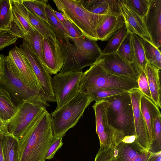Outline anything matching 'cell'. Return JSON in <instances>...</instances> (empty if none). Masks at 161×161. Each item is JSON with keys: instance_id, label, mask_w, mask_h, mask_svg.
<instances>
[{"instance_id": "60d3db41", "label": "cell", "mask_w": 161, "mask_h": 161, "mask_svg": "<svg viewBox=\"0 0 161 161\" xmlns=\"http://www.w3.org/2000/svg\"><path fill=\"white\" fill-rule=\"evenodd\" d=\"M114 146H110L105 149H100L94 161H112L113 149Z\"/></svg>"}, {"instance_id": "2e32d148", "label": "cell", "mask_w": 161, "mask_h": 161, "mask_svg": "<svg viewBox=\"0 0 161 161\" xmlns=\"http://www.w3.org/2000/svg\"><path fill=\"white\" fill-rule=\"evenodd\" d=\"M43 65L50 74L56 75L61 69L64 57L62 48L57 41L42 40Z\"/></svg>"}, {"instance_id": "7402d4cb", "label": "cell", "mask_w": 161, "mask_h": 161, "mask_svg": "<svg viewBox=\"0 0 161 161\" xmlns=\"http://www.w3.org/2000/svg\"><path fill=\"white\" fill-rule=\"evenodd\" d=\"M144 72L146 75L151 96V100L161 108L160 69L147 62Z\"/></svg>"}, {"instance_id": "f35d334b", "label": "cell", "mask_w": 161, "mask_h": 161, "mask_svg": "<svg viewBox=\"0 0 161 161\" xmlns=\"http://www.w3.org/2000/svg\"><path fill=\"white\" fill-rule=\"evenodd\" d=\"M137 82L138 89L143 94L151 100V96L146 75L143 71L138 75Z\"/></svg>"}, {"instance_id": "ab89813d", "label": "cell", "mask_w": 161, "mask_h": 161, "mask_svg": "<svg viewBox=\"0 0 161 161\" xmlns=\"http://www.w3.org/2000/svg\"><path fill=\"white\" fill-rule=\"evenodd\" d=\"M18 38L7 31H0V50L14 44Z\"/></svg>"}, {"instance_id": "e575fe53", "label": "cell", "mask_w": 161, "mask_h": 161, "mask_svg": "<svg viewBox=\"0 0 161 161\" xmlns=\"http://www.w3.org/2000/svg\"><path fill=\"white\" fill-rule=\"evenodd\" d=\"M22 1L28 9L47 22L45 10L47 0H22Z\"/></svg>"}, {"instance_id": "d590c367", "label": "cell", "mask_w": 161, "mask_h": 161, "mask_svg": "<svg viewBox=\"0 0 161 161\" xmlns=\"http://www.w3.org/2000/svg\"><path fill=\"white\" fill-rule=\"evenodd\" d=\"M150 0H123V1L128 7L143 18L148 11Z\"/></svg>"}, {"instance_id": "e0dca14e", "label": "cell", "mask_w": 161, "mask_h": 161, "mask_svg": "<svg viewBox=\"0 0 161 161\" xmlns=\"http://www.w3.org/2000/svg\"><path fill=\"white\" fill-rule=\"evenodd\" d=\"M152 44L159 49L161 45V0H150L148 11L143 18Z\"/></svg>"}, {"instance_id": "4fadbf2b", "label": "cell", "mask_w": 161, "mask_h": 161, "mask_svg": "<svg viewBox=\"0 0 161 161\" xmlns=\"http://www.w3.org/2000/svg\"><path fill=\"white\" fill-rule=\"evenodd\" d=\"M18 47L28 61L44 93L55 97L52 85V79L40 59L24 40Z\"/></svg>"}, {"instance_id": "9a60e30c", "label": "cell", "mask_w": 161, "mask_h": 161, "mask_svg": "<svg viewBox=\"0 0 161 161\" xmlns=\"http://www.w3.org/2000/svg\"><path fill=\"white\" fill-rule=\"evenodd\" d=\"M98 59L102 67L110 73L137 81L138 75L132 64L117 52L102 54Z\"/></svg>"}, {"instance_id": "ffe728a7", "label": "cell", "mask_w": 161, "mask_h": 161, "mask_svg": "<svg viewBox=\"0 0 161 161\" xmlns=\"http://www.w3.org/2000/svg\"><path fill=\"white\" fill-rule=\"evenodd\" d=\"M125 24V21L121 11L111 12L105 15L97 28L98 40L107 41Z\"/></svg>"}, {"instance_id": "ee69618b", "label": "cell", "mask_w": 161, "mask_h": 161, "mask_svg": "<svg viewBox=\"0 0 161 161\" xmlns=\"http://www.w3.org/2000/svg\"><path fill=\"white\" fill-rule=\"evenodd\" d=\"M9 121H5L0 118V134L9 133L8 126Z\"/></svg>"}, {"instance_id": "b9f144b4", "label": "cell", "mask_w": 161, "mask_h": 161, "mask_svg": "<svg viewBox=\"0 0 161 161\" xmlns=\"http://www.w3.org/2000/svg\"><path fill=\"white\" fill-rule=\"evenodd\" d=\"M62 138H53L47 153L46 157V159L49 160L53 158L56 153L62 147L63 144Z\"/></svg>"}, {"instance_id": "6da1fadb", "label": "cell", "mask_w": 161, "mask_h": 161, "mask_svg": "<svg viewBox=\"0 0 161 161\" xmlns=\"http://www.w3.org/2000/svg\"><path fill=\"white\" fill-rule=\"evenodd\" d=\"M53 138L51 115L45 109L19 140L18 161H45Z\"/></svg>"}, {"instance_id": "9c48e42d", "label": "cell", "mask_w": 161, "mask_h": 161, "mask_svg": "<svg viewBox=\"0 0 161 161\" xmlns=\"http://www.w3.org/2000/svg\"><path fill=\"white\" fill-rule=\"evenodd\" d=\"M83 72L57 74L52 79L57 110L72 99L78 92L79 82Z\"/></svg>"}, {"instance_id": "52a82bcc", "label": "cell", "mask_w": 161, "mask_h": 161, "mask_svg": "<svg viewBox=\"0 0 161 161\" xmlns=\"http://www.w3.org/2000/svg\"><path fill=\"white\" fill-rule=\"evenodd\" d=\"M109 103L103 99L96 102L92 106L95 116L96 132L99 140L100 149H105L110 146H115L125 136L121 131L110 125L107 111Z\"/></svg>"}, {"instance_id": "484cf974", "label": "cell", "mask_w": 161, "mask_h": 161, "mask_svg": "<svg viewBox=\"0 0 161 161\" xmlns=\"http://www.w3.org/2000/svg\"><path fill=\"white\" fill-rule=\"evenodd\" d=\"M17 109L9 93L0 85V118L9 121Z\"/></svg>"}, {"instance_id": "3957f363", "label": "cell", "mask_w": 161, "mask_h": 161, "mask_svg": "<svg viewBox=\"0 0 161 161\" xmlns=\"http://www.w3.org/2000/svg\"><path fill=\"white\" fill-rule=\"evenodd\" d=\"M59 11L77 27L88 39L98 40L97 33L98 25L105 15L91 13L83 6L81 0H53Z\"/></svg>"}, {"instance_id": "277c9868", "label": "cell", "mask_w": 161, "mask_h": 161, "mask_svg": "<svg viewBox=\"0 0 161 161\" xmlns=\"http://www.w3.org/2000/svg\"><path fill=\"white\" fill-rule=\"evenodd\" d=\"M0 85L18 104L30 100L46 107L50 106L49 102H56L55 98L47 97L27 86L16 74L7 56L3 60Z\"/></svg>"}, {"instance_id": "7bdbcfd3", "label": "cell", "mask_w": 161, "mask_h": 161, "mask_svg": "<svg viewBox=\"0 0 161 161\" xmlns=\"http://www.w3.org/2000/svg\"><path fill=\"white\" fill-rule=\"evenodd\" d=\"M62 24L69 34L70 40L71 38L83 36L80 30L68 19Z\"/></svg>"}, {"instance_id": "7a4b0ae2", "label": "cell", "mask_w": 161, "mask_h": 161, "mask_svg": "<svg viewBox=\"0 0 161 161\" xmlns=\"http://www.w3.org/2000/svg\"><path fill=\"white\" fill-rule=\"evenodd\" d=\"M119 89L127 91L138 88L137 81L118 76L107 71L97 59L89 69L83 72L79 84L78 92L86 94L100 89Z\"/></svg>"}, {"instance_id": "d4e9b609", "label": "cell", "mask_w": 161, "mask_h": 161, "mask_svg": "<svg viewBox=\"0 0 161 161\" xmlns=\"http://www.w3.org/2000/svg\"><path fill=\"white\" fill-rule=\"evenodd\" d=\"M12 19L10 30L9 33L23 38L24 37L35 30L25 18L12 4Z\"/></svg>"}, {"instance_id": "74e56055", "label": "cell", "mask_w": 161, "mask_h": 161, "mask_svg": "<svg viewBox=\"0 0 161 161\" xmlns=\"http://www.w3.org/2000/svg\"><path fill=\"white\" fill-rule=\"evenodd\" d=\"M161 115L155 119L153 124V140L149 151L156 153L161 151Z\"/></svg>"}, {"instance_id": "d6a6232c", "label": "cell", "mask_w": 161, "mask_h": 161, "mask_svg": "<svg viewBox=\"0 0 161 161\" xmlns=\"http://www.w3.org/2000/svg\"><path fill=\"white\" fill-rule=\"evenodd\" d=\"M128 33L125 24L110 38L106 47L102 51V54L116 52Z\"/></svg>"}, {"instance_id": "4dcf8cb0", "label": "cell", "mask_w": 161, "mask_h": 161, "mask_svg": "<svg viewBox=\"0 0 161 161\" xmlns=\"http://www.w3.org/2000/svg\"><path fill=\"white\" fill-rule=\"evenodd\" d=\"M12 19L10 0L0 2V31L8 32L11 29Z\"/></svg>"}, {"instance_id": "30bf717a", "label": "cell", "mask_w": 161, "mask_h": 161, "mask_svg": "<svg viewBox=\"0 0 161 161\" xmlns=\"http://www.w3.org/2000/svg\"><path fill=\"white\" fill-rule=\"evenodd\" d=\"M63 53L64 61L59 74L70 72H82L83 68L92 65L98 58L86 55L79 50L69 39L56 35Z\"/></svg>"}, {"instance_id": "7c38bea8", "label": "cell", "mask_w": 161, "mask_h": 161, "mask_svg": "<svg viewBox=\"0 0 161 161\" xmlns=\"http://www.w3.org/2000/svg\"><path fill=\"white\" fill-rule=\"evenodd\" d=\"M135 135L125 136L114 147L112 161H147L152 153L144 148Z\"/></svg>"}, {"instance_id": "8992f818", "label": "cell", "mask_w": 161, "mask_h": 161, "mask_svg": "<svg viewBox=\"0 0 161 161\" xmlns=\"http://www.w3.org/2000/svg\"><path fill=\"white\" fill-rule=\"evenodd\" d=\"M104 99L109 103L107 111L109 124L125 136L135 135L133 108L128 91Z\"/></svg>"}, {"instance_id": "8fae6325", "label": "cell", "mask_w": 161, "mask_h": 161, "mask_svg": "<svg viewBox=\"0 0 161 161\" xmlns=\"http://www.w3.org/2000/svg\"><path fill=\"white\" fill-rule=\"evenodd\" d=\"M7 56L16 74L27 86L47 97L55 98L44 93L28 61L18 47L13 48Z\"/></svg>"}, {"instance_id": "bcb514c9", "label": "cell", "mask_w": 161, "mask_h": 161, "mask_svg": "<svg viewBox=\"0 0 161 161\" xmlns=\"http://www.w3.org/2000/svg\"><path fill=\"white\" fill-rule=\"evenodd\" d=\"M53 11L55 16L62 23L68 20L62 13L58 12L53 9Z\"/></svg>"}, {"instance_id": "f1b7e54d", "label": "cell", "mask_w": 161, "mask_h": 161, "mask_svg": "<svg viewBox=\"0 0 161 161\" xmlns=\"http://www.w3.org/2000/svg\"><path fill=\"white\" fill-rule=\"evenodd\" d=\"M138 36L143 46L147 61L160 70L161 54L160 50L152 43Z\"/></svg>"}, {"instance_id": "836d02e7", "label": "cell", "mask_w": 161, "mask_h": 161, "mask_svg": "<svg viewBox=\"0 0 161 161\" xmlns=\"http://www.w3.org/2000/svg\"><path fill=\"white\" fill-rule=\"evenodd\" d=\"M132 34L128 31V33L117 52L122 58L132 64L134 61L132 42Z\"/></svg>"}, {"instance_id": "4316f807", "label": "cell", "mask_w": 161, "mask_h": 161, "mask_svg": "<svg viewBox=\"0 0 161 161\" xmlns=\"http://www.w3.org/2000/svg\"><path fill=\"white\" fill-rule=\"evenodd\" d=\"M132 42L134 58V62L132 64L138 75L142 72L144 71L147 62L143 46L138 35L132 34Z\"/></svg>"}, {"instance_id": "f6af8a7d", "label": "cell", "mask_w": 161, "mask_h": 161, "mask_svg": "<svg viewBox=\"0 0 161 161\" xmlns=\"http://www.w3.org/2000/svg\"><path fill=\"white\" fill-rule=\"evenodd\" d=\"M147 161H161V151L151 153Z\"/></svg>"}, {"instance_id": "c3c4849f", "label": "cell", "mask_w": 161, "mask_h": 161, "mask_svg": "<svg viewBox=\"0 0 161 161\" xmlns=\"http://www.w3.org/2000/svg\"><path fill=\"white\" fill-rule=\"evenodd\" d=\"M4 56L3 54H0V81L1 79V75L2 70V67L3 60L4 57Z\"/></svg>"}, {"instance_id": "5b68a950", "label": "cell", "mask_w": 161, "mask_h": 161, "mask_svg": "<svg viewBox=\"0 0 161 161\" xmlns=\"http://www.w3.org/2000/svg\"><path fill=\"white\" fill-rule=\"evenodd\" d=\"M92 102L88 95L78 92L71 100L51 113L53 137L64 136L83 116L86 109Z\"/></svg>"}, {"instance_id": "d6986e66", "label": "cell", "mask_w": 161, "mask_h": 161, "mask_svg": "<svg viewBox=\"0 0 161 161\" xmlns=\"http://www.w3.org/2000/svg\"><path fill=\"white\" fill-rule=\"evenodd\" d=\"M119 6L127 30L152 43L143 18L128 7L123 0H119Z\"/></svg>"}, {"instance_id": "44dd1931", "label": "cell", "mask_w": 161, "mask_h": 161, "mask_svg": "<svg viewBox=\"0 0 161 161\" xmlns=\"http://www.w3.org/2000/svg\"><path fill=\"white\" fill-rule=\"evenodd\" d=\"M140 107L147 125L151 147L153 140L154 119L157 116L161 115V112L159 108L152 101L143 94L140 100Z\"/></svg>"}, {"instance_id": "83f0119b", "label": "cell", "mask_w": 161, "mask_h": 161, "mask_svg": "<svg viewBox=\"0 0 161 161\" xmlns=\"http://www.w3.org/2000/svg\"><path fill=\"white\" fill-rule=\"evenodd\" d=\"M74 44L86 55L99 58L102 54V51L94 40L85 37L83 36L71 38Z\"/></svg>"}, {"instance_id": "5bb4252c", "label": "cell", "mask_w": 161, "mask_h": 161, "mask_svg": "<svg viewBox=\"0 0 161 161\" xmlns=\"http://www.w3.org/2000/svg\"><path fill=\"white\" fill-rule=\"evenodd\" d=\"M128 92L132 106L136 140L144 148L149 150L150 144L147 129L140 107L143 94L138 88L133 89Z\"/></svg>"}, {"instance_id": "1f68e13d", "label": "cell", "mask_w": 161, "mask_h": 161, "mask_svg": "<svg viewBox=\"0 0 161 161\" xmlns=\"http://www.w3.org/2000/svg\"><path fill=\"white\" fill-rule=\"evenodd\" d=\"M53 8L49 4L45 10L47 23L56 35L66 37L70 40V37L63 24L56 17L53 11Z\"/></svg>"}, {"instance_id": "ba28073f", "label": "cell", "mask_w": 161, "mask_h": 161, "mask_svg": "<svg viewBox=\"0 0 161 161\" xmlns=\"http://www.w3.org/2000/svg\"><path fill=\"white\" fill-rule=\"evenodd\" d=\"M17 110L9 121L8 130L10 133L20 139L36 117L46 107L30 100L18 104Z\"/></svg>"}, {"instance_id": "8d00e7d4", "label": "cell", "mask_w": 161, "mask_h": 161, "mask_svg": "<svg viewBox=\"0 0 161 161\" xmlns=\"http://www.w3.org/2000/svg\"><path fill=\"white\" fill-rule=\"evenodd\" d=\"M126 92L128 91L119 89L104 88L95 90L90 92L86 94L91 97L92 101L97 102L105 98Z\"/></svg>"}, {"instance_id": "f546056e", "label": "cell", "mask_w": 161, "mask_h": 161, "mask_svg": "<svg viewBox=\"0 0 161 161\" xmlns=\"http://www.w3.org/2000/svg\"><path fill=\"white\" fill-rule=\"evenodd\" d=\"M42 36L36 30H33L23 38L31 50L39 58L43 64Z\"/></svg>"}, {"instance_id": "ac0fdd59", "label": "cell", "mask_w": 161, "mask_h": 161, "mask_svg": "<svg viewBox=\"0 0 161 161\" xmlns=\"http://www.w3.org/2000/svg\"><path fill=\"white\" fill-rule=\"evenodd\" d=\"M12 5L25 18L30 25L44 38L51 41L57 40L56 35L48 23L28 9L22 0H10Z\"/></svg>"}, {"instance_id": "cb8c5ba5", "label": "cell", "mask_w": 161, "mask_h": 161, "mask_svg": "<svg viewBox=\"0 0 161 161\" xmlns=\"http://www.w3.org/2000/svg\"><path fill=\"white\" fill-rule=\"evenodd\" d=\"M2 146L4 161H18L19 140L9 133L1 134Z\"/></svg>"}, {"instance_id": "603a6c76", "label": "cell", "mask_w": 161, "mask_h": 161, "mask_svg": "<svg viewBox=\"0 0 161 161\" xmlns=\"http://www.w3.org/2000/svg\"><path fill=\"white\" fill-rule=\"evenodd\" d=\"M85 8L93 13L106 15L113 12H119V0H81Z\"/></svg>"}, {"instance_id": "681fc988", "label": "cell", "mask_w": 161, "mask_h": 161, "mask_svg": "<svg viewBox=\"0 0 161 161\" xmlns=\"http://www.w3.org/2000/svg\"><path fill=\"white\" fill-rule=\"evenodd\" d=\"M1 1V0H0V2Z\"/></svg>"}, {"instance_id": "7dc6e473", "label": "cell", "mask_w": 161, "mask_h": 161, "mask_svg": "<svg viewBox=\"0 0 161 161\" xmlns=\"http://www.w3.org/2000/svg\"><path fill=\"white\" fill-rule=\"evenodd\" d=\"M0 161H4L2 149L1 134H0Z\"/></svg>"}]
</instances>
